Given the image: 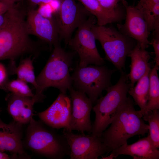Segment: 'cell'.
Instances as JSON below:
<instances>
[{"label": "cell", "instance_id": "1f68e13d", "mask_svg": "<svg viewBox=\"0 0 159 159\" xmlns=\"http://www.w3.org/2000/svg\"><path fill=\"white\" fill-rule=\"evenodd\" d=\"M11 159V157L4 152L0 151V159Z\"/></svg>", "mask_w": 159, "mask_h": 159}, {"label": "cell", "instance_id": "44dd1931", "mask_svg": "<svg viewBox=\"0 0 159 159\" xmlns=\"http://www.w3.org/2000/svg\"><path fill=\"white\" fill-rule=\"evenodd\" d=\"M32 55L23 59L18 66H15V62H10L8 69V74L13 73L16 74L18 79L31 84L37 92L38 89L35 77L33 65V59Z\"/></svg>", "mask_w": 159, "mask_h": 159}, {"label": "cell", "instance_id": "3957f363", "mask_svg": "<svg viewBox=\"0 0 159 159\" xmlns=\"http://www.w3.org/2000/svg\"><path fill=\"white\" fill-rule=\"evenodd\" d=\"M54 47L45 66L36 77L38 89L34 97L40 102L46 98L43 92L48 87L56 88L66 94L72 87L69 71L74 52L66 51L59 44Z\"/></svg>", "mask_w": 159, "mask_h": 159}, {"label": "cell", "instance_id": "603a6c76", "mask_svg": "<svg viewBox=\"0 0 159 159\" xmlns=\"http://www.w3.org/2000/svg\"><path fill=\"white\" fill-rule=\"evenodd\" d=\"M0 88L19 96L32 97L34 95L27 83L18 78L8 80L0 86Z\"/></svg>", "mask_w": 159, "mask_h": 159}, {"label": "cell", "instance_id": "9c48e42d", "mask_svg": "<svg viewBox=\"0 0 159 159\" xmlns=\"http://www.w3.org/2000/svg\"><path fill=\"white\" fill-rule=\"evenodd\" d=\"M92 15L80 3L75 0H60V4L55 18L58 27L60 40L67 44L74 31Z\"/></svg>", "mask_w": 159, "mask_h": 159}, {"label": "cell", "instance_id": "e0dca14e", "mask_svg": "<svg viewBox=\"0 0 159 159\" xmlns=\"http://www.w3.org/2000/svg\"><path fill=\"white\" fill-rule=\"evenodd\" d=\"M114 158L119 155L131 156L134 159H158L159 150L156 148L149 135L130 145H123L111 151Z\"/></svg>", "mask_w": 159, "mask_h": 159}, {"label": "cell", "instance_id": "836d02e7", "mask_svg": "<svg viewBox=\"0 0 159 159\" xmlns=\"http://www.w3.org/2000/svg\"><path fill=\"white\" fill-rule=\"evenodd\" d=\"M5 20V16L4 14L0 15V27L4 23Z\"/></svg>", "mask_w": 159, "mask_h": 159}, {"label": "cell", "instance_id": "4316f807", "mask_svg": "<svg viewBox=\"0 0 159 159\" xmlns=\"http://www.w3.org/2000/svg\"><path fill=\"white\" fill-rule=\"evenodd\" d=\"M159 3V0H140L135 7L143 14L150 10L155 4Z\"/></svg>", "mask_w": 159, "mask_h": 159}, {"label": "cell", "instance_id": "7c38bea8", "mask_svg": "<svg viewBox=\"0 0 159 159\" xmlns=\"http://www.w3.org/2000/svg\"><path fill=\"white\" fill-rule=\"evenodd\" d=\"M72 104V114L69 130L91 133L92 124L90 118L92 103L84 92L72 87L69 90Z\"/></svg>", "mask_w": 159, "mask_h": 159}, {"label": "cell", "instance_id": "7a4b0ae2", "mask_svg": "<svg viewBox=\"0 0 159 159\" xmlns=\"http://www.w3.org/2000/svg\"><path fill=\"white\" fill-rule=\"evenodd\" d=\"M134 105L132 99L127 97L110 127L99 137L108 148L109 153L127 144L130 138L136 135L144 136L149 132L148 125L144 122L139 110H135Z\"/></svg>", "mask_w": 159, "mask_h": 159}, {"label": "cell", "instance_id": "d4e9b609", "mask_svg": "<svg viewBox=\"0 0 159 159\" xmlns=\"http://www.w3.org/2000/svg\"><path fill=\"white\" fill-rule=\"evenodd\" d=\"M142 15L149 31L159 32V3L155 4L149 10Z\"/></svg>", "mask_w": 159, "mask_h": 159}, {"label": "cell", "instance_id": "2e32d148", "mask_svg": "<svg viewBox=\"0 0 159 159\" xmlns=\"http://www.w3.org/2000/svg\"><path fill=\"white\" fill-rule=\"evenodd\" d=\"M5 100L7 110L14 120L22 125L28 124L34 115L33 106L36 103L33 98L11 93Z\"/></svg>", "mask_w": 159, "mask_h": 159}, {"label": "cell", "instance_id": "d6986e66", "mask_svg": "<svg viewBox=\"0 0 159 159\" xmlns=\"http://www.w3.org/2000/svg\"><path fill=\"white\" fill-rule=\"evenodd\" d=\"M79 1L97 20V24L105 26L111 23L120 22L125 17L123 11L112 12L104 9L97 0H77Z\"/></svg>", "mask_w": 159, "mask_h": 159}, {"label": "cell", "instance_id": "8fae6325", "mask_svg": "<svg viewBox=\"0 0 159 159\" xmlns=\"http://www.w3.org/2000/svg\"><path fill=\"white\" fill-rule=\"evenodd\" d=\"M26 21L30 34L36 36L50 47L59 44L61 40L55 18L44 16L30 8L26 11Z\"/></svg>", "mask_w": 159, "mask_h": 159}, {"label": "cell", "instance_id": "83f0119b", "mask_svg": "<svg viewBox=\"0 0 159 159\" xmlns=\"http://www.w3.org/2000/svg\"><path fill=\"white\" fill-rule=\"evenodd\" d=\"M154 37L153 38L151 44H152L155 54V65L159 67V33L154 32Z\"/></svg>", "mask_w": 159, "mask_h": 159}, {"label": "cell", "instance_id": "5bb4252c", "mask_svg": "<svg viewBox=\"0 0 159 159\" xmlns=\"http://www.w3.org/2000/svg\"><path fill=\"white\" fill-rule=\"evenodd\" d=\"M72 109L71 98L66 94L61 93L47 109L38 113L37 116L41 121L52 128L69 130Z\"/></svg>", "mask_w": 159, "mask_h": 159}, {"label": "cell", "instance_id": "ac0fdd59", "mask_svg": "<svg viewBox=\"0 0 159 159\" xmlns=\"http://www.w3.org/2000/svg\"><path fill=\"white\" fill-rule=\"evenodd\" d=\"M128 57L131 58V64L130 71L127 76L130 81V87H132L145 73L150 64L149 61L151 57L150 53L141 48L138 42Z\"/></svg>", "mask_w": 159, "mask_h": 159}, {"label": "cell", "instance_id": "f546056e", "mask_svg": "<svg viewBox=\"0 0 159 159\" xmlns=\"http://www.w3.org/2000/svg\"><path fill=\"white\" fill-rule=\"evenodd\" d=\"M8 75L7 69L3 64L0 62V86L8 80Z\"/></svg>", "mask_w": 159, "mask_h": 159}, {"label": "cell", "instance_id": "ba28073f", "mask_svg": "<svg viewBox=\"0 0 159 159\" xmlns=\"http://www.w3.org/2000/svg\"><path fill=\"white\" fill-rule=\"evenodd\" d=\"M93 15L83 22L77 28L74 36L71 38L67 44L78 54L80 67H85L89 64L103 65L104 59L101 57L97 49L96 39L92 29L97 20Z\"/></svg>", "mask_w": 159, "mask_h": 159}, {"label": "cell", "instance_id": "5b68a950", "mask_svg": "<svg viewBox=\"0 0 159 159\" xmlns=\"http://www.w3.org/2000/svg\"><path fill=\"white\" fill-rule=\"evenodd\" d=\"M117 83L105 89L106 95L97 99L92 108L95 114L91 135L100 137L119 113L130 87L127 74L124 72Z\"/></svg>", "mask_w": 159, "mask_h": 159}, {"label": "cell", "instance_id": "8992f818", "mask_svg": "<svg viewBox=\"0 0 159 159\" xmlns=\"http://www.w3.org/2000/svg\"><path fill=\"white\" fill-rule=\"evenodd\" d=\"M92 29L96 40L100 43L105 59L112 63L120 73L123 72L126 59L137 42L115 28L94 24Z\"/></svg>", "mask_w": 159, "mask_h": 159}, {"label": "cell", "instance_id": "484cf974", "mask_svg": "<svg viewBox=\"0 0 159 159\" xmlns=\"http://www.w3.org/2000/svg\"><path fill=\"white\" fill-rule=\"evenodd\" d=\"M105 10L112 12L123 11L118 7V4L123 0H97Z\"/></svg>", "mask_w": 159, "mask_h": 159}, {"label": "cell", "instance_id": "e575fe53", "mask_svg": "<svg viewBox=\"0 0 159 159\" xmlns=\"http://www.w3.org/2000/svg\"><path fill=\"white\" fill-rule=\"evenodd\" d=\"M6 0H8V1H14L16 3H17L19 2L21 0H0V1H6Z\"/></svg>", "mask_w": 159, "mask_h": 159}, {"label": "cell", "instance_id": "ffe728a7", "mask_svg": "<svg viewBox=\"0 0 159 159\" xmlns=\"http://www.w3.org/2000/svg\"><path fill=\"white\" fill-rule=\"evenodd\" d=\"M150 67V64L145 74L137 81L136 85L130 87L128 91V93L133 99L135 104L140 108L139 111L142 117L145 112L148 100Z\"/></svg>", "mask_w": 159, "mask_h": 159}, {"label": "cell", "instance_id": "277c9868", "mask_svg": "<svg viewBox=\"0 0 159 159\" xmlns=\"http://www.w3.org/2000/svg\"><path fill=\"white\" fill-rule=\"evenodd\" d=\"M28 124L23 140L24 149L52 159H62L69 155L70 149L63 134L33 117Z\"/></svg>", "mask_w": 159, "mask_h": 159}, {"label": "cell", "instance_id": "9a60e30c", "mask_svg": "<svg viewBox=\"0 0 159 159\" xmlns=\"http://www.w3.org/2000/svg\"><path fill=\"white\" fill-rule=\"evenodd\" d=\"M23 125L15 121L7 124L0 118V151L10 152L11 159H29L23 140Z\"/></svg>", "mask_w": 159, "mask_h": 159}, {"label": "cell", "instance_id": "7402d4cb", "mask_svg": "<svg viewBox=\"0 0 159 159\" xmlns=\"http://www.w3.org/2000/svg\"><path fill=\"white\" fill-rule=\"evenodd\" d=\"M159 67L155 65L150 71L148 100L145 114L148 111L159 109Z\"/></svg>", "mask_w": 159, "mask_h": 159}, {"label": "cell", "instance_id": "6da1fadb", "mask_svg": "<svg viewBox=\"0 0 159 159\" xmlns=\"http://www.w3.org/2000/svg\"><path fill=\"white\" fill-rule=\"evenodd\" d=\"M4 15L5 21L0 27V60L14 61L27 54L38 56L43 48L29 37L26 11L15 5Z\"/></svg>", "mask_w": 159, "mask_h": 159}, {"label": "cell", "instance_id": "4dcf8cb0", "mask_svg": "<svg viewBox=\"0 0 159 159\" xmlns=\"http://www.w3.org/2000/svg\"><path fill=\"white\" fill-rule=\"evenodd\" d=\"M29 4L31 6L30 8L34 7L38 5L44 3H49L52 0H27Z\"/></svg>", "mask_w": 159, "mask_h": 159}, {"label": "cell", "instance_id": "d590c367", "mask_svg": "<svg viewBox=\"0 0 159 159\" xmlns=\"http://www.w3.org/2000/svg\"><path fill=\"white\" fill-rule=\"evenodd\" d=\"M1 110L0 109V113L1 112Z\"/></svg>", "mask_w": 159, "mask_h": 159}, {"label": "cell", "instance_id": "30bf717a", "mask_svg": "<svg viewBox=\"0 0 159 159\" xmlns=\"http://www.w3.org/2000/svg\"><path fill=\"white\" fill-rule=\"evenodd\" d=\"M62 133L70 149V159H97L106 153H109L108 148L99 137L84 132L75 134L65 128Z\"/></svg>", "mask_w": 159, "mask_h": 159}, {"label": "cell", "instance_id": "d6a6232c", "mask_svg": "<svg viewBox=\"0 0 159 159\" xmlns=\"http://www.w3.org/2000/svg\"><path fill=\"white\" fill-rule=\"evenodd\" d=\"M114 158L113 154L111 152L108 156H104L101 155V159H112Z\"/></svg>", "mask_w": 159, "mask_h": 159}, {"label": "cell", "instance_id": "f1b7e54d", "mask_svg": "<svg viewBox=\"0 0 159 159\" xmlns=\"http://www.w3.org/2000/svg\"><path fill=\"white\" fill-rule=\"evenodd\" d=\"M16 3L12 1H0V15L5 14L14 7Z\"/></svg>", "mask_w": 159, "mask_h": 159}, {"label": "cell", "instance_id": "4fadbf2b", "mask_svg": "<svg viewBox=\"0 0 159 159\" xmlns=\"http://www.w3.org/2000/svg\"><path fill=\"white\" fill-rule=\"evenodd\" d=\"M122 2L125 10V19L123 24H117L118 31L135 39L141 48L145 49L151 44L148 39L150 32L147 23L142 14L135 6L128 5L125 0Z\"/></svg>", "mask_w": 159, "mask_h": 159}, {"label": "cell", "instance_id": "cb8c5ba5", "mask_svg": "<svg viewBox=\"0 0 159 159\" xmlns=\"http://www.w3.org/2000/svg\"><path fill=\"white\" fill-rule=\"evenodd\" d=\"M149 123V135L155 146L159 148V112L158 110L148 111L143 116Z\"/></svg>", "mask_w": 159, "mask_h": 159}, {"label": "cell", "instance_id": "52a82bcc", "mask_svg": "<svg viewBox=\"0 0 159 159\" xmlns=\"http://www.w3.org/2000/svg\"><path fill=\"white\" fill-rule=\"evenodd\" d=\"M116 71L103 65L80 67L78 64L71 76L72 83L76 90L87 94L95 104L103 90L112 85L111 77Z\"/></svg>", "mask_w": 159, "mask_h": 159}]
</instances>
